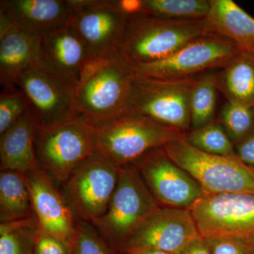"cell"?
Instances as JSON below:
<instances>
[{
  "label": "cell",
  "instance_id": "obj_1",
  "mask_svg": "<svg viewBox=\"0 0 254 254\" xmlns=\"http://www.w3.org/2000/svg\"><path fill=\"white\" fill-rule=\"evenodd\" d=\"M135 76L119 51L91 58L75 88L76 115L97 128L127 113Z\"/></svg>",
  "mask_w": 254,
  "mask_h": 254
},
{
  "label": "cell",
  "instance_id": "obj_2",
  "mask_svg": "<svg viewBox=\"0 0 254 254\" xmlns=\"http://www.w3.org/2000/svg\"><path fill=\"white\" fill-rule=\"evenodd\" d=\"M206 20L141 14L128 18L118 51L132 66L168 58L190 42L212 34Z\"/></svg>",
  "mask_w": 254,
  "mask_h": 254
},
{
  "label": "cell",
  "instance_id": "obj_3",
  "mask_svg": "<svg viewBox=\"0 0 254 254\" xmlns=\"http://www.w3.org/2000/svg\"><path fill=\"white\" fill-rule=\"evenodd\" d=\"M183 131L128 113L97 127V151L120 167L183 138Z\"/></svg>",
  "mask_w": 254,
  "mask_h": 254
},
{
  "label": "cell",
  "instance_id": "obj_4",
  "mask_svg": "<svg viewBox=\"0 0 254 254\" xmlns=\"http://www.w3.org/2000/svg\"><path fill=\"white\" fill-rule=\"evenodd\" d=\"M36 147L42 168L57 182H65L97 151V128L78 115L38 126Z\"/></svg>",
  "mask_w": 254,
  "mask_h": 254
},
{
  "label": "cell",
  "instance_id": "obj_5",
  "mask_svg": "<svg viewBox=\"0 0 254 254\" xmlns=\"http://www.w3.org/2000/svg\"><path fill=\"white\" fill-rule=\"evenodd\" d=\"M174 163L190 174L206 193H254V168L237 155L208 154L180 138L163 148Z\"/></svg>",
  "mask_w": 254,
  "mask_h": 254
},
{
  "label": "cell",
  "instance_id": "obj_6",
  "mask_svg": "<svg viewBox=\"0 0 254 254\" xmlns=\"http://www.w3.org/2000/svg\"><path fill=\"white\" fill-rule=\"evenodd\" d=\"M158 208L136 168L122 167L108 210L93 224L110 244L123 247L133 232Z\"/></svg>",
  "mask_w": 254,
  "mask_h": 254
},
{
  "label": "cell",
  "instance_id": "obj_7",
  "mask_svg": "<svg viewBox=\"0 0 254 254\" xmlns=\"http://www.w3.org/2000/svg\"><path fill=\"white\" fill-rule=\"evenodd\" d=\"M196 81L190 77L155 79L136 75L127 112L184 131L190 124V96Z\"/></svg>",
  "mask_w": 254,
  "mask_h": 254
},
{
  "label": "cell",
  "instance_id": "obj_8",
  "mask_svg": "<svg viewBox=\"0 0 254 254\" xmlns=\"http://www.w3.org/2000/svg\"><path fill=\"white\" fill-rule=\"evenodd\" d=\"M122 167L96 151L78 167L65 183V194L73 213L94 223L108 210Z\"/></svg>",
  "mask_w": 254,
  "mask_h": 254
},
{
  "label": "cell",
  "instance_id": "obj_9",
  "mask_svg": "<svg viewBox=\"0 0 254 254\" xmlns=\"http://www.w3.org/2000/svg\"><path fill=\"white\" fill-rule=\"evenodd\" d=\"M190 209L204 240L254 236V193H206Z\"/></svg>",
  "mask_w": 254,
  "mask_h": 254
},
{
  "label": "cell",
  "instance_id": "obj_10",
  "mask_svg": "<svg viewBox=\"0 0 254 254\" xmlns=\"http://www.w3.org/2000/svg\"><path fill=\"white\" fill-rule=\"evenodd\" d=\"M240 52L236 45L212 33L197 38L165 59L132 66L135 74L155 79H177L225 66Z\"/></svg>",
  "mask_w": 254,
  "mask_h": 254
},
{
  "label": "cell",
  "instance_id": "obj_11",
  "mask_svg": "<svg viewBox=\"0 0 254 254\" xmlns=\"http://www.w3.org/2000/svg\"><path fill=\"white\" fill-rule=\"evenodd\" d=\"M15 85L24 95L38 126L76 116L74 88L39 63L33 64L20 73Z\"/></svg>",
  "mask_w": 254,
  "mask_h": 254
},
{
  "label": "cell",
  "instance_id": "obj_12",
  "mask_svg": "<svg viewBox=\"0 0 254 254\" xmlns=\"http://www.w3.org/2000/svg\"><path fill=\"white\" fill-rule=\"evenodd\" d=\"M73 11L70 24L86 45L92 58L118 52L127 18L112 0H70Z\"/></svg>",
  "mask_w": 254,
  "mask_h": 254
},
{
  "label": "cell",
  "instance_id": "obj_13",
  "mask_svg": "<svg viewBox=\"0 0 254 254\" xmlns=\"http://www.w3.org/2000/svg\"><path fill=\"white\" fill-rule=\"evenodd\" d=\"M136 169L155 200L170 208H190L204 194L199 184L174 163L163 148L140 159Z\"/></svg>",
  "mask_w": 254,
  "mask_h": 254
},
{
  "label": "cell",
  "instance_id": "obj_14",
  "mask_svg": "<svg viewBox=\"0 0 254 254\" xmlns=\"http://www.w3.org/2000/svg\"><path fill=\"white\" fill-rule=\"evenodd\" d=\"M199 237L190 209L159 207L133 232L123 248L152 249L180 254Z\"/></svg>",
  "mask_w": 254,
  "mask_h": 254
},
{
  "label": "cell",
  "instance_id": "obj_15",
  "mask_svg": "<svg viewBox=\"0 0 254 254\" xmlns=\"http://www.w3.org/2000/svg\"><path fill=\"white\" fill-rule=\"evenodd\" d=\"M38 227L69 248L76 232L73 211L51 177L40 168L25 174Z\"/></svg>",
  "mask_w": 254,
  "mask_h": 254
},
{
  "label": "cell",
  "instance_id": "obj_16",
  "mask_svg": "<svg viewBox=\"0 0 254 254\" xmlns=\"http://www.w3.org/2000/svg\"><path fill=\"white\" fill-rule=\"evenodd\" d=\"M91 58L86 45L70 23L40 36L38 63L74 89Z\"/></svg>",
  "mask_w": 254,
  "mask_h": 254
},
{
  "label": "cell",
  "instance_id": "obj_17",
  "mask_svg": "<svg viewBox=\"0 0 254 254\" xmlns=\"http://www.w3.org/2000/svg\"><path fill=\"white\" fill-rule=\"evenodd\" d=\"M0 11L11 22L39 35L68 24L73 14L70 0H3Z\"/></svg>",
  "mask_w": 254,
  "mask_h": 254
},
{
  "label": "cell",
  "instance_id": "obj_18",
  "mask_svg": "<svg viewBox=\"0 0 254 254\" xmlns=\"http://www.w3.org/2000/svg\"><path fill=\"white\" fill-rule=\"evenodd\" d=\"M40 36L11 22L0 31V81L3 88L16 87L25 69L38 63Z\"/></svg>",
  "mask_w": 254,
  "mask_h": 254
},
{
  "label": "cell",
  "instance_id": "obj_19",
  "mask_svg": "<svg viewBox=\"0 0 254 254\" xmlns=\"http://www.w3.org/2000/svg\"><path fill=\"white\" fill-rule=\"evenodd\" d=\"M38 124L30 110L1 135L0 168L1 171L27 173L41 168L36 147Z\"/></svg>",
  "mask_w": 254,
  "mask_h": 254
},
{
  "label": "cell",
  "instance_id": "obj_20",
  "mask_svg": "<svg viewBox=\"0 0 254 254\" xmlns=\"http://www.w3.org/2000/svg\"><path fill=\"white\" fill-rule=\"evenodd\" d=\"M215 34L227 38L239 51L254 58V18L232 0H210L206 18Z\"/></svg>",
  "mask_w": 254,
  "mask_h": 254
},
{
  "label": "cell",
  "instance_id": "obj_21",
  "mask_svg": "<svg viewBox=\"0 0 254 254\" xmlns=\"http://www.w3.org/2000/svg\"><path fill=\"white\" fill-rule=\"evenodd\" d=\"M34 215L25 174L1 171L0 220L1 223L17 221Z\"/></svg>",
  "mask_w": 254,
  "mask_h": 254
},
{
  "label": "cell",
  "instance_id": "obj_22",
  "mask_svg": "<svg viewBox=\"0 0 254 254\" xmlns=\"http://www.w3.org/2000/svg\"><path fill=\"white\" fill-rule=\"evenodd\" d=\"M223 84L230 100L254 108V58L237 55L225 66Z\"/></svg>",
  "mask_w": 254,
  "mask_h": 254
},
{
  "label": "cell",
  "instance_id": "obj_23",
  "mask_svg": "<svg viewBox=\"0 0 254 254\" xmlns=\"http://www.w3.org/2000/svg\"><path fill=\"white\" fill-rule=\"evenodd\" d=\"M210 9L208 0H143V14L168 19H205Z\"/></svg>",
  "mask_w": 254,
  "mask_h": 254
},
{
  "label": "cell",
  "instance_id": "obj_24",
  "mask_svg": "<svg viewBox=\"0 0 254 254\" xmlns=\"http://www.w3.org/2000/svg\"><path fill=\"white\" fill-rule=\"evenodd\" d=\"M36 216L0 225V254H33Z\"/></svg>",
  "mask_w": 254,
  "mask_h": 254
},
{
  "label": "cell",
  "instance_id": "obj_25",
  "mask_svg": "<svg viewBox=\"0 0 254 254\" xmlns=\"http://www.w3.org/2000/svg\"><path fill=\"white\" fill-rule=\"evenodd\" d=\"M216 105V87L213 79L204 78L196 81L190 101V123L195 129L209 125Z\"/></svg>",
  "mask_w": 254,
  "mask_h": 254
},
{
  "label": "cell",
  "instance_id": "obj_26",
  "mask_svg": "<svg viewBox=\"0 0 254 254\" xmlns=\"http://www.w3.org/2000/svg\"><path fill=\"white\" fill-rule=\"evenodd\" d=\"M190 145L208 154L235 156L233 145L218 124L210 123L194 131L186 138Z\"/></svg>",
  "mask_w": 254,
  "mask_h": 254
},
{
  "label": "cell",
  "instance_id": "obj_27",
  "mask_svg": "<svg viewBox=\"0 0 254 254\" xmlns=\"http://www.w3.org/2000/svg\"><path fill=\"white\" fill-rule=\"evenodd\" d=\"M222 119L232 139L243 141L254 127V108L230 100L222 110Z\"/></svg>",
  "mask_w": 254,
  "mask_h": 254
},
{
  "label": "cell",
  "instance_id": "obj_28",
  "mask_svg": "<svg viewBox=\"0 0 254 254\" xmlns=\"http://www.w3.org/2000/svg\"><path fill=\"white\" fill-rule=\"evenodd\" d=\"M27 101L18 87L3 88L0 97V136L22 117Z\"/></svg>",
  "mask_w": 254,
  "mask_h": 254
},
{
  "label": "cell",
  "instance_id": "obj_29",
  "mask_svg": "<svg viewBox=\"0 0 254 254\" xmlns=\"http://www.w3.org/2000/svg\"><path fill=\"white\" fill-rule=\"evenodd\" d=\"M68 254H112L95 229L87 222H81L76 225V235L68 248Z\"/></svg>",
  "mask_w": 254,
  "mask_h": 254
},
{
  "label": "cell",
  "instance_id": "obj_30",
  "mask_svg": "<svg viewBox=\"0 0 254 254\" xmlns=\"http://www.w3.org/2000/svg\"><path fill=\"white\" fill-rule=\"evenodd\" d=\"M33 254H68V248L62 241L38 227L35 235Z\"/></svg>",
  "mask_w": 254,
  "mask_h": 254
},
{
  "label": "cell",
  "instance_id": "obj_31",
  "mask_svg": "<svg viewBox=\"0 0 254 254\" xmlns=\"http://www.w3.org/2000/svg\"><path fill=\"white\" fill-rule=\"evenodd\" d=\"M205 240L208 242L212 254H245L242 239L220 237Z\"/></svg>",
  "mask_w": 254,
  "mask_h": 254
},
{
  "label": "cell",
  "instance_id": "obj_32",
  "mask_svg": "<svg viewBox=\"0 0 254 254\" xmlns=\"http://www.w3.org/2000/svg\"><path fill=\"white\" fill-rule=\"evenodd\" d=\"M112 1L127 19L144 14L143 0H112Z\"/></svg>",
  "mask_w": 254,
  "mask_h": 254
},
{
  "label": "cell",
  "instance_id": "obj_33",
  "mask_svg": "<svg viewBox=\"0 0 254 254\" xmlns=\"http://www.w3.org/2000/svg\"><path fill=\"white\" fill-rule=\"evenodd\" d=\"M237 156L243 163L254 168V133L247 136L237 145Z\"/></svg>",
  "mask_w": 254,
  "mask_h": 254
},
{
  "label": "cell",
  "instance_id": "obj_34",
  "mask_svg": "<svg viewBox=\"0 0 254 254\" xmlns=\"http://www.w3.org/2000/svg\"><path fill=\"white\" fill-rule=\"evenodd\" d=\"M180 254H212L207 241L202 237L192 241Z\"/></svg>",
  "mask_w": 254,
  "mask_h": 254
},
{
  "label": "cell",
  "instance_id": "obj_35",
  "mask_svg": "<svg viewBox=\"0 0 254 254\" xmlns=\"http://www.w3.org/2000/svg\"><path fill=\"white\" fill-rule=\"evenodd\" d=\"M125 251L128 254H173L152 249H128Z\"/></svg>",
  "mask_w": 254,
  "mask_h": 254
},
{
  "label": "cell",
  "instance_id": "obj_36",
  "mask_svg": "<svg viewBox=\"0 0 254 254\" xmlns=\"http://www.w3.org/2000/svg\"><path fill=\"white\" fill-rule=\"evenodd\" d=\"M245 245V254H254V236L242 239Z\"/></svg>",
  "mask_w": 254,
  "mask_h": 254
}]
</instances>
